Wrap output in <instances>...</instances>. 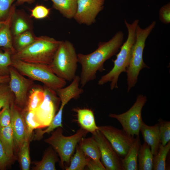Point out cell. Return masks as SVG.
Returning <instances> with one entry per match:
<instances>
[{
    "instance_id": "obj_1",
    "label": "cell",
    "mask_w": 170,
    "mask_h": 170,
    "mask_svg": "<svg viewBox=\"0 0 170 170\" xmlns=\"http://www.w3.org/2000/svg\"><path fill=\"white\" fill-rule=\"evenodd\" d=\"M124 38L123 32L118 31L109 41L100 42L98 48L92 53L77 54L78 63L82 67L80 76L82 87L95 79L98 71L102 72L105 70V62L116 55L123 44Z\"/></svg>"
},
{
    "instance_id": "obj_2",
    "label": "cell",
    "mask_w": 170,
    "mask_h": 170,
    "mask_svg": "<svg viewBox=\"0 0 170 170\" xmlns=\"http://www.w3.org/2000/svg\"><path fill=\"white\" fill-rule=\"evenodd\" d=\"M62 41L47 36L35 37L34 42L11 58L30 63L49 65Z\"/></svg>"
},
{
    "instance_id": "obj_3",
    "label": "cell",
    "mask_w": 170,
    "mask_h": 170,
    "mask_svg": "<svg viewBox=\"0 0 170 170\" xmlns=\"http://www.w3.org/2000/svg\"><path fill=\"white\" fill-rule=\"evenodd\" d=\"M139 20H135L132 23H128L125 19L124 23L128 31L126 41L122 45L119 53L116 54V58L112 60L114 66L107 73L102 76L98 82V84L103 85L110 82L111 90L118 88L117 81L119 76L122 72H126L130 61L132 47L136 38V29L139 24Z\"/></svg>"
},
{
    "instance_id": "obj_4",
    "label": "cell",
    "mask_w": 170,
    "mask_h": 170,
    "mask_svg": "<svg viewBox=\"0 0 170 170\" xmlns=\"http://www.w3.org/2000/svg\"><path fill=\"white\" fill-rule=\"evenodd\" d=\"M156 24V22L154 21L144 28L140 27L139 24L136 27L135 42L132 48L130 61L126 72L128 93L136 84L140 71L149 68L143 61V54L146 40Z\"/></svg>"
},
{
    "instance_id": "obj_5",
    "label": "cell",
    "mask_w": 170,
    "mask_h": 170,
    "mask_svg": "<svg viewBox=\"0 0 170 170\" xmlns=\"http://www.w3.org/2000/svg\"><path fill=\"white\" fill-rule=\"evenodd\" d=\"M11 59V66L21 74L33 81L42 82L49 88L56 91L66 84V81L57 76L48 65L28 63L12 58Z\"/></svg>"
},
{
    "instance_id": "obj_6",
    "label": "cell",
    "mask_w": 170,
    "mask_h": 170,
    "mask_svg": "<svg viewBox=\"0 0 170 170\" xmlns=\"http://www.w3.org/2000/svg\"><path fill=\"white\" fill-rule=\"evenodd\" d=\"M77 63V54L73 44L65 40L61 41L48 65L58 77L65 81L71 82L76 75Z\"/></svg>"
},
{
    "instance_id": "obj_7",
    "label": "cell",
    "mask_w": 170,
    "mask_h": 170,
    "mask_svg": "<svg viewBox=\"0 0 170 170\" xmlns=\"http://www.w3.org/2000/svg\"><path fill=\"white\" fill-rule=\"evenodd\" d=\"M88 132L80 128L74 134L69 136L63 135L61 127H59L53 132L50 137L45 139L58 153L60 158V164L64 168V163L68 165L73 154L76 146L81 139Z\"/></svg>"
},
{
    "instance_id": "obj_8",
    "label": "cell",
    "mask_w": 170,
    "mask_h": 170,
    "mask_svg": "<svg viewBox=\"0 0 170 170\" xmlns=\"http://www.w3.org/2000/svg\"><path fill=\"white\" fill-rule=\"evenodd\" d=\"M147 100L145 95H138L135 102L128 110L119 114L110 113L109 116L117 120L123 129L129 135L133 137L134 135L139 136L140 129L143 122L142 118V110Z\"/></svg>"
},
{
    "instance_id": "obj_9",
    "label": "cell",
    "mask_w": 170,
    "mask_h": 170,
    "mask_svg": "<svg viewBox=\"0 0 170 170\" xmlns=\"http://www.w3.org/2000/svg\"><path fill=\"white\" fill-rule=\"evenodd\" d=\"M9 75L8 85L14 96V104L22 110L26 106L28 93L34 82L32 80L25 77L11 66L9 68Z\"/></svg>"
},
{
    "instance_id": "obj_10",
    "label": "cell",
    "mask_w": 170,
    "mask_h": 170,
    "mask_svg": "<svg viewBox=\"0 0 170 170\" xmlns=\"http://www.w3.org/2000/svg\"><path fill=\"white\" fill-rule=\"evenodd\" d=\"M98 127L119 157H124L134 142V137L128 134L123 129H120L111 126Z\"/></svg>"
},
{
    "instance_id": "obj_11",
    "label": "cell",
    "mask_w": 170,
    "mask_h": 170,
    "mask_svg": "<svg viewBox=\"0 0 170 170\" xmlns=\"http://www.w3.org/2000/svg\"><path fill=\"white\" fill-rule=\"evenodd\" d=\"M45 97L40 106L36 110L35 116L42 128L50 123L59 109L60 100L55 90L43 86Z\"/></svg>"
},
{
    "instance_id": "obj_12",
    "label": "cell",
    "mask_w": 170,
    "mask_h": 170,
    "mask_svg": "<svg viewBox=\"0 0 170 170\" xmlns=\"http://www.w3.org/2000/svg\"><path fill=\"white\" fill-rule=\"evenodd\" d=\"M99 146L101 162L106 170H123L120 158L99 129L92 134Z\"/></svg>"
},
{
    "instance_id": "obj_13",
    "label": "cell",
    "mask_w": 170,
    "mask_h": 170,
    "mask_svg": "<svg viewBox=\"0 0 170 170\" xmlns=\"http://www.w3.org/2000/svg\"><path fill=\"white\" fill-rule=\"evenodd\" d=\"M105 0H77V8L74 19L80 24L90 26L104 8Z\"/></svg>"
},
{
    "instance_id": "obj_14",
    "label": "cell",
    "mask_w": 170,
    "mask_h": 170,
    "mask_svg": "<svg viewBox=\"0 0 170 170\" xmlns=\"http://www.w3.org/2000/svg\"><path fill=\"white\" fill-rule=\"evenodd\" d=\"M14 99L11 102V123L13 134L14 151L18 152L27 134V129L21 110L14 104Z\"/></svg>"
},
{
    "instance_id": "obj_15",
    "label": "cell",
    "mask_w": 170,
    "mask_h": 170,
    "mask_svg": "<svg viewBox=\"0 0 170 170\" xmlns=\"http://www.w3.org/2000/svg\"><path fill=\"white\" fill-rule=\"evenodd\" d=\"M140 131L142 133L144 142L150 146L153 155H156L161 143L158 123L153 126H149L143 122Z\"/></svg>"
},
{
    "instance_id": "obj_16",
    "label": "cell",
    "mask_w": 170,
    "mask_h": 170,
    "mask_svg": "<svg viewBox=\"0 0 170 170\" xmlns=\"http://www.w3.org/2000/svg\"><path fill=\"white\" fill-rule=\"evenodd\" d=\"M15 5L13 4L5 19V24L0 27V47L9 50L12 54L16 51L13 45L10 28L15 16Z\"/></svg>"
},
{
    "instance_id": "obj_17",
    "label": "cell",
    "mask_w": 170,
    "mask_h": 170,
    "mask_svg": "<svg viewBox=\"0 0 170 170\" xmlns=\"http://www.w3.org/2000/svg\"><path fill=\"white\" fill-rule=\"evenodd\" d=\"M71 82L68 86L60 88L55 91L60 99L61 106L64 107L72 99L79 98L83 92V89L79 87V76L76 75Z\"/></svg>"
},
{
    "instance_id": "obj_18",
    "label": "cell",
    "mask_w": 170,
    "mask_h": 170,
    "mask_svg": "<svg viewBox=\"0 0 170 170\" xmlns=\"http://www.w3.org/2000/svg\"><path fill=\"white\" fill-rule=\"evenodd\" d=\"M78 144L86 156L94 161L102 170H106L100 160L101 155L99 146L92 136L87 138H82Z\"/></svg>"
},
{
    "instance_id": "obj_19",
    "label": "cell",
    "mask_w": 170,
    "mask_h": 170,
    "mask_svg": "<svg viewBox=\"0 0 170 170\" xmlns=\"http://www.w3.org/2000/svg\"><path fill=\"white\" fill-rule=\"evenodd\" d=\"M73 110L76 113L77 122L81 128L92 134L98 129L92 110L88 109L75 108Z\"/></svg>"
},
{
    "instance_id": "obj_20",
    "label": "cell",
    "mask_w": 170,
    "mask_h": 170,
    "mask_svg": "<svg viewBox=\"0 0 170 170\" xmlns=\"http://www.w3.org/2000/svg\"><path fill=\"white\" fill-rule=\"evenodd\" d=\"M141 144L139 136H136L128 153L120 158L123 170H138V158Z\"/></svg>"
},
{
    "instance_id": "obj_21",
    "label": "cell",
    "mask_w": 170,
    "mask_h": 170,
    "mask_svg": "<svg viewBox=\"0 0 170 170\" xmlns=\"http://www.w3.org/2000/svg\"><path fill=\"white\" fill-rule=\"evenodd\" d=\"M153 156L150 146L145 142L141 144L138 158V170H153Z\"/></svg>"
},
{
    "instance_id": "obj_22",
    "label": "cell",
    "mask_w": 170,
    "mask_h": 170,
    "mask_svg": "<svg viewBox=\"0 0 170 170\" xmlns=\"http://www.w3.org/2000/svg\"><path fill=\"white\" fill-rule=\"evenodd\" d=\"M0 138L7 156L12 161L15 156L14 137L11 123L6 127H0Z\"/></svg>"
},
{
    "instance_id": "obj_23",
    "label": "cell",
    "mask_w": 170,
    "mask_h": 170,
    "mask_svg": "<svg viewBox=\"0 0 170 170\" xmlns=\"http://www.w3.org/2000/svg\"><path fill=\"white\" fill-rule=\"evenodd\" d=\"M44 97L43 86L34 84L29 92L25 108L29 110H36L43 102Z\"/></svg>"
},
{
    "instance_id": "obj_24",
    "label": "cell",
    "mask_w": 170,
    "mask_h": 170,
    "mask_svg": "<svg viewBox=\"0 0 170 170\" xmlns=\"http://www.w3.org/2000/svg\"><path fill=\"white\" fill-rule=\"evenodd\" d=\"M53 7L66 18H73L77 8V0H51Z\"/></svg>"
},
{
    "instance_id": "obj_25",
    "label": "cell",
    "mask_w": 170,
    "mask_h": 170,
    "mask_svg": "<svg viewBox=\"0 0 170 170\" xmlns=\"http://www.w3.org/2000/svg\"><path fill=\"white\" fill-rule=\"evenodd\" d=\"M59 161L58 157L51 149H48L45 152L42 160L38 162H34V170H55V163Z\"/></svg>"
},
{
    "instance_id": "obj_26",
    "label": "cell",
    "mask_w": 170,
    "mask_h": 170,
    "mask_svg": "<svg viewBox=\"0 0 170 170\" xmlns=\"http://www.w3.org/2000/svg\"><path fill=\"white\" fill-rule=\"evenodd\" d=\"M32 134L28 132L19 151V157L21 168L22 170L30 169L31 160L29 153V144Z\"/></svg>"
},
{
    "instance_id": "obj_27",
    "label": "cell",
    "mask_w": 170,
    "mask_h": 170,
    "mask_svg": "<svg viewBox=\"0 0 170 170\" xmlns=\"http://www.w3.org/2000/svg\"><path fill=\"white\" fill-rule=\"evenodd\" d=\"M75 149V153L71 157L69 166L66 168V170H84L90 158L85 154L78 144Z\"/></svg>"
},
{
    "instance_id": "obj_28",
    "label": "cell",
    "mask_w": 170,
    "mask_h": 170,
    "mask_svg": "<svg viewBox=\"0 0 170 170\" xmlns=\"http://www.w3.org/2000/svg\"><path fill=\"white\" fill-rule=\"evenodd\" d=\"M170 149V141L165 146L160 143L157 154L154 156L153 170H167V157Z\"/></svg>"
},
{
    "instance_id": "obj_29",
    "label": "cell",
    "mask_w": 170,
    "mask_h": 170,
    "mask_svg": "<svg viewBox=\"0 0 170 170\" xmlns=\"http://www.w3.org/2000/svg\"><path fill=\"white\" fill-rule=\"evenodd\" d=\"M64 107L60 106L57 114L55 115L52 122L47 127L46 129L42 130L41 129H38L34 136V140H39L43 137V135L46 133L49 134L55 128L59 127L63 128L62 124V116Z\"/></svg>"
},
{
    "instance_id": "obj_30",
    "label": "cell",
    "mask_w": 170,
    "mask_h": 170,
    "mask_svg": "<svg viewBox=\"0 0 170 170\" xmlns=\"http://www.w3.org/2000/svg\"><path fill=\"white\" fill-rule=\"evenodd\" d=\"M35 37L28 30L14 36L13 45L16 52L23 49L31 44L34 41Z\"/></svg>"
},
{
    "instance_id": "obj_31",
    "label": "cell",
    "mask_w": 170,
    "mask_h": 170,
    "mask_svg": "<svg viewBox=\"0 0 170 170\" xmlns=\"http://www.w3.org/2000/svg\"><path fill=\"white\" fill-rule=\"evenodd\" d=\"M26 125L27 132L32 134L34 129H41V125L37 122L34 110H29L26 108L21 110Z\"/></svg>"
},
{
    "instance_id": "obj_32",
    "label": "cell",
    "mask_w": 170,
    "mask_h": 170,
    "mask_svg": "<svg viewBox=\"0 0 170 170\" xmlns=\"http://www.w3.org/2000/svg\"><path fill=\"white\" fill-rule=\"evenodd\" d=\"M12 52L4 49L3 52L0 51V75H9V68L12 65Z\"/></svg>"
},
{
    "instance_id": "obj_33",
    "label": "cell",
    "mask_w": 170,
    "mask_h": 170,
    "mask_svg": "<svg viewBox=\"0 0 170 170\" xmlns=\"http://www.w3.org/2000/svg\"><path fill=\"white\" fill-rule=\"evenodd\" d=\"M14 99V96L10 89L8 83H0V111L7 103Z\"/></svg>"
},
{
    "instance_id": "obj_34",
    "label": "cell",
    "mask_w": 170,
    "mask_h": 170,
    "mask_svg": "<svg viewBox=\"0 0 170 170\" xmlns=\"http://www.w3.org/2000/svg\"><path fill=\"white\" fill-rule=\"evenodd\" d=\"M160 137V142L165 145L170 140V122L161 118L158 120Z\"/></svg>"
},
{
    "instance_id": "obj_35",
    "label": "cell",
    "mask_w": 170,
    "mask_h": 170,
    "mask_svg": "<svg viewBox=\"0 0 170 170\" xmlns=\"http://www.w3.org/2000/svg\"><path fill=\"white\" fill-rule=\"evenodd\" d=\"M11 101L7 103L0 111V127H6L11 123V115L10 104Z\"/></svg>"
},
{
    "instance_id": "obj_36",
    "label": "cell",
    "mask_w": 170,
    "mask_h": 170,
    "mask_svg": "<svg viewBox=\"0 0 170 170\" xmlns=\"http://www.w3.org/2000/svg\"><path fill=\"white\" fill-rule=\"evenodd\" d=\"M13 33L14 36L27 31L29 26L25 20L20 17L15 19L13 20Z\"/></svg>"
},
{
    "instance_id": "obj_37",
    "label": "cell",
    "mask_w": 170,
    "mask_h": 170,
    "mask_svg": "<svg viewBox=\"0 0 170 170\" xmlns=\"http://www.w3.org/2000/svg\"><path fill=\"white\" fill-rule=\"evenodd\" d=\"M50 9L42 5L36 6L31 10V17L36 19H42L47 17Z\"/></svg>"
},
{
    "instance_id": "obj_38",
    "label": "cell",
    "mask_w": 170,
    "mask_h": 170,
    "mask_svg": "<svg viewBox=\"0 0 170 170\" xmlns=\"http://www.w3.org/2000/svg\"><path fill=\"white\" fill-rule=\"evenodd\" d=\"M16 0H0V21L6 19L12 4Z\"/></svg>"
},
{
    "instance_id": "obj_39",
    "label": "cell",
    "mask_w": 170,
    "mask_h": 170,
    "mask_svg": "<svg viewBox=\"0 0 170 170\" xmlns=\"http://www.w3.org/2000/svg\"><path fill=\"white\" fill-rule=\"evenodd\" d=\"M159 19L165 24L170 23V3H168L162 6L159 11Z\"/></svg>"
},
{
    "instance_id": "obj_40",
    "label": "cell",
    "mask_w": 170,
    "mask_h": 170,
    "mask_svg": "<svg viewBox=\"0 0 170 170\" xmlns=\"http://www.w3.org/2000/svg\"><path fill=\"white\" fill-rule=\"evenodd\" d=\"M11 162L7 155L0 138V170L6 169Z\"/></svg>"
},
{
    "instance_id": "obj_41",
    "label": "cell",
    "mask_w": 170,
    "mask_h": 170,
    "mask_svg": "<svg viewBox=\"0 0 170 170\" xmlns=\"http://www.w3.org/2000/svg\"><path fill=\"white\" fill-rule=\"evenodd\" d=\"M86 167L88 170H102L101 167L93 159L90 158Z\"/></svg>"
},
{
    "instance_id": "obj_42",
    "label": "cell",
    "mask_w": 170,
    "mask_h": 170,
    "mask_svg": "<svg viewBox=\"0 0 170 170\" xmlns=\"http://www.w3.org/2000/svg\"><path fill=\"white\" fill-rule=\"evenodd\" d=\"M10 80L9 75H0V83H8Z\"/></svg>"
},
{
    "instance_id": "obj_43",
    "label": "cell",
    "mask_w": 170,
    "mask_h": 170,
    "mask_svg": "<svg viewBox=\"0 0 170 170\" xmlns=\"http://www.w3.org/2000/svg\"><path fill=\"white\" fill-rule=\"evenodd\" d=\"M16 4L21 5L25 3H32L34 2V0H16Z\"/></svg>"
},
{
    "instance_id": "obj_44",
    "label": "cell",
    "mask_w": 170,
    "mask_h": 170,
    "mask_svg": "<svg viewBox=\"0 0 170 170\" xmlns=\"http://www.w3.org/2000/svg\"><path fill=\"white\" fill-rule=\"evenodd\" d=\"M5 22V20L4 21H0V27L3 26Z\"/></svg>"
},
{
    "instance_id": "obj_45",
    "label": "cell",
    "mask_w": 170,
    "mask_h": 170,
    "mask_svg": "<svg viewBox=\"0 0 170 170\" xmlns=\"http://www.w3.org/2000/svg\"></svg>"
}]
</instances>
